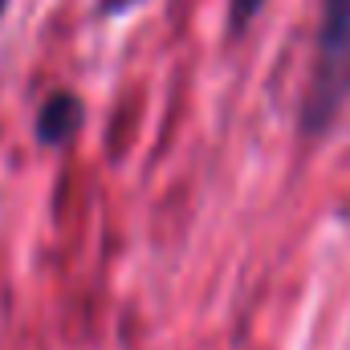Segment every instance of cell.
Returning <instances> with one entry per match:
<instances>
[{
	"instance_id": "obj_3",
	"label": "cell",
	"mask_w": 350,
	"mask_h": 350,
	"mask_svg": "<svg viewBox=\"0 0 350 350\" xmlns=\"http://www.w3.org/2000/svg\"><path fill=\"white\" fill-rule=\"evenodd\" d=\"M265 0H228V21H232V33H241L257 12H261Z\"/></svg>"
},
{
	"instance_id": "obj_1",
	"label": "cell",
	"mask_w": 350,
	"mask_h": 350,
	"mask_svg": "<svg viewBox=\"0 0 350 350\" xmlns=\"http://www.w3.org/2000/svg\"><path fill=\"white\" fill-rule=\"evenodd\" d=\"M350 98V0H322L318 53L301 102V131L326 135Z\"/></svg>"
},
{
	"instance_id": "obj_2",
	"label": "cell",
	"mask_w": 350,
	"mask_h": 350,
	"mask_svg": "<svg viewBox=\"0 0 350 350\" xmlns=\"http://www.w3.org/2000/svg\"><path fill=\"white\" fill-rule=\"evenodd\" d=\"M82 118H86V106L78 94H53L37 110V139L45 147H66L82 131Z\"/></svg>"
},
{
	"instance_id": "obj_4",
	"label": "cell",
	"mask_w": 350,
	"mask_h": 350,
	"mask_svg": "<svg viewBox=\"0 0 350 350\" xmlns=\"http://www.w3.org/2000/svg\"><path fill=\"white\" fill-rule=\"evenodd\" d=\"M4 4H8V0H0V12H4Z\"/></svg>"
}]
</instances>
